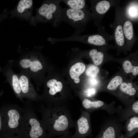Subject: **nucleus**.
Wrapping results in <instances>:
<instances>
[{"label": "nucleus", "instance_id": "obj_1", "mask_svg": "<svg viewBox=\"0 0 138 138\" xmlns=\"http://www.w3.org/2000/svg\"><path fill=\"white\" fill-rule=\"evenodd\" d=\"M38 110L42 115L41 120L47 132L48 138L71 134L70 130L75 126L68 106H39Z\"/></svg>", "mask_w": 138, "mask_h": 138}, {"label": "nucleus", "instance_id": "obj_2", "mask_svg": "<svg viewBox=\"0 0 138 138\" xmlns=\"http://www.w3.org/2000/svg\"><path fill=\"white\" fill-rule=\"evenodd\" d=\"M22 109V115L18 132L21 138H48L47 131L34 110L27 103Z\"/></svg>", "mask_w": 138, "mask_h": 138}, {"label": "nucleus", "instance_id": "obj_3", "mask_svg": "<svg viewBox=\"0 0 138 138\" xmlns=\"http://www.w3.org/2000/svg\"><path fill=\"white\" fill-rule=\"evenodd\" d=\"M61 0L46 1L38 9L37 18L39 22H49L54 28L59 27L62 22V7Z\"/></svg>", "mask_w": 138, "mask_h": 138}, {"label": "nucleus", "instance_id": "obj_4", "mask_svg": "<svg viewBox=\"0 0 138 138\" xmlns=\"http://www.w3.org/2000/svg\"><path fill=\"white\" fill-rule=\"evenodd\" d=\"M90 15L85 9H76L62 8V21L71 26L74 33L79 34L90 19Z\"/></svg>", "mask_w": 138, "mask_h": 138}, {"label": "nucleus", "instance_id": "obj_5", "mask_svg": "<svg viewBox=\"0 0 138 138\" xmlns=\"http://www.w3.org/2000/svg\"><path fill=\"white\" fill-rule=\"evenodd\" d=\"M22 108L16 105H11L5 111L3 131L6 137L17 134L22 115Z\"/></svg>", "mask_w": 138, "mask_h": 138}, {"label": "nucleus", "instance_id": "obj_6", "mask_svg": "<svg viewBox=\"0 0 138 138\" xmlns=\"http://www.w3.org/2000/svg\"><path fill=\"white\" fill-rule=\"evenodd\" d=\"M78 119L74 122L75 131L71 135V138H85L91 134L90 114L82 109Z\"/></svg>", "mask_w": 138, "mask_h": 138}, {"label": "nucleus", "instance_id": "obj_7", "mask_svg": "<svg viewBox=\"0 0 138 138\" xmlns=\"http://www.w3.org/2000/svg\"><path fill=\"white\" fill-rule=\"evenodd\" d=\"M18 65L21 70L30 76L34 78L35 74L41 70L43 66L35 54H31L21 58L18 61Z\"/></svg>", "mask_w": 138, "mask_h": 138}, {"label": "nucleus", "instance_id": "obj_8", "mask_svg": "<svg viewBox=\"0 0 138 138\" xmlns=\"http://www.w3.org/2000/svg\"><path fill=\"white\" fill-rule=\"evenodd\" d=\"M18 75L22 98L33 101L40 99L32 85L30 80L31 78L29 75L21 70Z\"/></svg>", "mask_w": 138, "mask_h": 138}, {"label": "nucleus", "instance_id": "obj_9", "mask_svg": "<svg viewBox=\"0 0 138 138\" xmlns=\"http://www.w3.org/2000/svg\"><path fill=\"white\" fill-rule=\"evenodd\" d=\"M46 86L48 89L45 93L44 102L46 106H52L54 96L53 106H54L55 96L62 92L63 88V84L61 82L57 81L55 79H52L47 81Z\"/></svg>", "mask_w": 138, "mask_h": 138}, {"label": "nucleus", "instance_id": "obj_10", "mask_svg": "<svg viewBox=\"0 0 138 138\" xmlns=\"http://www.w3.org/2000/svg\"><path fill=\"white\" fill-rule=\"evenodd\" d=\"M7 79L17 98L22 100L18 74L15 73L11 67H8L5 71Z\"/></svg>", "mask_w": 138, "mask_h": 138}, {"label": "nucleus", "instance_id": "obj_11", "mask_svg": "<svg viewBox=\"0 0 138 138\" xmlns=\"http://www.w3.org/2000/svg\"><path fill=\"white\" fill-rule=\"evenodd\" d=\"M82 105L86 111L88 112L100 109L105 106L104 102L102 101H93L87 98H84L83 100Z\"/></svg>", "mask_w": 138, "mask_h": 138}, {"label": "nucleus", "instance_id": "obj_12", "mask_svg": "<svg viewBox=\"0 0 138 138\" xmlns=\"http://www.w3.org/2000/svg\"><path fill=\"white\" fill-rule=\"evenodd\" d=\"M99 135L102 138H120V132L112 125L106 127Z\"/></svg>", "mask_w": 138, "mask_h": 138}, {"label": "nucleus", "instance_id": "obj_13", "mask_svg": "<svg viewBox=\"0 0 138 138\" xmlns=\"http://www.w3.org/2000/svg\"><path fill=\"white\" fill-rule=\"evenodd\" d=\"M138 128V117L134 116L130 118L128 121L125 129L127 136L129 137L133 135V134L137 131Z\"/></svg>", "mask_w": 138, "mask_h": 138}, {"label": "nucleus", "instance_id": "obj_14", "mask_svg": "<svg viewBox=\"0 0 138 138\" xmlns=\"http://www.w3.org/2000/svg\"><path fill=\"white\" fill-rule=\"evenodd\" d=\"M85 66L83 63L79 62L76 63L71 67L69 74L72 78L75 79L79 78V76L84 71Z\"/></svg>", "mask_w": 138, "mask_h": 138}, {"label": "nucleus", "instance_id": "obj_15", "mask_svg": "<svg viewBox=\"0 0 138 138\" xmlns=\"http://www.w3.org/2000/svg\"><path fill=\"white\" fill-rule=\"evenodd\" d=\"M33 5L32 0H21L19 2L17 7V10L19 13L25 15L31 10Z\"/></svg>", "mask_w": 138, "mask_h": 138}, {"label": "nucleus", "instance_id": "obj_16", "mask_svg": "<svg viewBox=\"0 0 138 138\" xmlns=\"http://www.w3.org/2000/svg\"><path fill=\"white\" fill-rule=\"evenodd\" d=\"M64 3L68 8L76 9H84L86 7L85 1L84 0H63Z\"/></svg>", "mask_w": 138, "mask_h": 138}, {"label": "nucleus", "instance_id": "obj_17", "mask_svg": "<svg viewBox=\"0 0 138 138\" xmlns=\"http://www.w3.org/2000/svg\"><path fill=\"white\" fill-rule=\"evenodd\" d=\"M89 55L95 65H99L102 62L104 54L102 52L98 51L96 49H93L90 50Z\"/></svg>", "mask_w": 138, "mask_h": 138}, {"label": "nucleus", "instance_id": "obj_18", "mask_svg": "<svg viewBox=\"0 0 138 138\" xmlns=\"http://www.w3.org/2000/svg\"><path fill=\"white\" fill-rule=\"evenodd\" d=\"M123 29L125 38L128 40H131L133 38L134 35L132 23L129 20L126 21L124 24Z\"/></svg>", "mask_w": 138, "mask_h": 138}, {"label": "nucleus", "instance_id": "obj_19", "mask_svg": "<svg viewBox=\"0 0 138 138\" xmlns=\"http://www.w3.org/2000/svg\"><path fill=\"white\" fill-rule=\"evenodd\" d=\"M115 38L116 42L119 46H122L124 43V36L122 26L120 25L118 26L115 31Z\"/></svg>", "mask_w": 138, "mask_h": 138}, {"label": "nucleus", "instance_id": "obj_20", "mask_svg": "<svg viewBox=\"0 0 138 138\" xmlns=\"http://www.w3.org/2000/svg\"><path fill=\"white\" fill-rule=\"evenodd\" d=\"M110 6V3L109 1L106 0L101 1L96 4L95 10L99 14H104L108 10Z\"/></svg>", "mask_w": 138, "mask_h": 138}, {"label": "nucleus", "instance_id": "obj_21", "mask_svg": "<svg viewBox=\"0 0 138 138\" xmlns=\"http://www.w3.org/2000/svg\"><path fill=\"white\" fill-rule=\"evenodd\" d=\"M119 88L121 92L130 96L134 95L136 93V89L133 87L132 84L130 83H123L120 85Z\"/></svg>", "mask_w": 138, "mask_h": 138}, {"label": "nucleus", "instance_id": "obj_22", "mask_svg": "<svg viewBox=\"0 0 138 138\" xmlns=\"http://www.w3.org/2000/svg\"><path fill=\"white\" fill-rule=\"evenodd\" d=\"M122 66L125 72L127 74L132 73L134 76L138 74V66H133L129 60H126L123 63Z\"/></svg>", "mask_w": 138, "mask_h": 138}, {"label": "nucleus", "instance_id": "obj_23", "mask_svg": "<svg viewBox=\"0 0 138 138\" xmlns=\"http://www.w3.org/2000/svg\"><path fill=\"white\" fill-rule=\"evenodd\" d=\"M123 80L121 77L117 76L114 77L110 81L107 86V88L110 90H116L122 83Z\"/></svg>", "mask_w": 138, "mask_h": 138}, {"label": "nucleus", "instance_id": "obj_24", "mask_svg": "<svg viewBox=\"0 0 138 138\" xmlns=\"http://www.w3.org/2000/svg\"><path fill=\"white\" fill-rule=\"evenodd\" d=\"M99 71V69L97 66L91 65L87 68L86 71V74L90 78H96Z\"/></svg>", "mask_w": 138, "mask_h": 138}, {"label": "nucleus", "instance_id": "obj_25", "mask_svg": "<svg viewBox=\"0 0 138 138\" xmlns=\"http://www.w3.org/2000/svg\"><path fill=\"white\" fill-rule=\"evenodd\" d=\"M127 13L129 16L132 19L138 17V5H132L128 8Z\"/></svg>", "mask_w": 138, "mask_h": 138}, {"label": "nucleus", "instance_id": "obj_26", "mask_svg": "<svg viewBox=\"0 0 138 138\" xmlns=\"http://www.w3.org/2000/svg\"><path fill=\"white\" fill-rule=\"evenodd\" d=\"M96 93V90L94 88H90L86 89L84 91V94L86 97H90L94 96Z\"/></svg>", "mask_w": 138, "mask_h": 138}, {"label": "nucleus", "instance_id": "obj_27", "mask_svg": "<svg viewBox=\"0 0 138 138\" xmlns=\"http://www.w3.org/2000/svg\"><path fill=\"white\" fill-rule=\"evenodd\" d=\"M132 108L133 112L135 114H138V101H136L133 104Z\"/></svg>", "mask_w": 138, "mask_h": 138}, {"label": "nucleus", "instance_id": "obj_28", "mask_svg": "<svg viewBox=\"0 0 138 138\" xmlns=\"http://www.w3.org/2000/svg\"><path fill=\"white\" fill-rule=\"evenodd\" d=\"M89 81L90 84L93 85H96L98 83V81L96 78H90Z\"/></svg>", "mask_w": 138, "mask_h": 138}, {"label": "nucleus", "instance_id": "obj_29", "mask_svg": "<svg viewBox=\"0 0 138 138\" xmlns=\"http://www.w3.org/2000/svg\"><path fill=\"white\" fill-rule=\"evenodd\" d=\"M70 134H67L57 137H54L52 138H71Z\"/></svg>", "mask_w": 138, "mask_h": 138}, {"label": "nucleus", "instance_id": "obj_30", "mask_svg": "<svg viewBox=\"0 0 138 138\" xmlns=\"http://www.w3.org/2000/svg\"><path fill=\"white\" fill-rule=\"evenodd\" d=\"M6 138H21L19 136L17 135L16 136H12L6 137Z\"/></svg>", "mask_w": 138, "mask_h": 138}, {"label": "nucleus", "instance_id": "obj_31", "mask_svg": "<svg viewBox=\"0 0 138 138\" xmlns=\"http://www.w3.org/2000/svg\"><path fill=\"white\" fill-rule=\"evenodd\" d=\"M74 82L76 83H78L80 82V79L79 78L75 79H74Z\"/></svg>", "mask_w": 138, "mask_h": 138}, {"label": "nucleus", "instance_id": "obj_32", "mask_svg": "<svg viewBox=\"0 0 138 138\" xmlns=\"http://www.w3.org/2000/svg\"><path fill=\"white\" fill-rule=\"evenodd\" d=\"M1 126H2V124H1V116H0V130L1 129Z\"/></svg>", "mask_w": 138, "mask_h": 138}, {"label": "nucleus", "instance_id": "obj_33", "mask_svg": "<svg viewBox=\"0 0 138 138\" xmlns=\"http://www.w3.org/2000/svg\"><path fill=\"white\" fill-rule=\"evenodd\" d=\"M120 138H128L127 137H124L123 136H120Z\"/></svg>", "mask_w": 138, "mask_h": 138}]
</instances>
